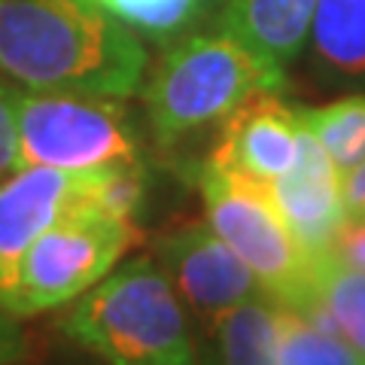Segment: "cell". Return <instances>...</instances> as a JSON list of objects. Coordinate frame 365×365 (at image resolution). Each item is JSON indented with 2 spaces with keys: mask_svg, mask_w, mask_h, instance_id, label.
<instances>
[{
  "mask_svg": "<svg viewBox=\"0 0 365 365\" xmlns=\"http://www.w3.org/2000/svg\"><path fill=\"white\" fill-rule=\"evenodd\" d=\"M0 73L31 91L125 101L143 86L146 46L88 0H0Z\"/></svg>",
  "mask_w": 365,
  "mask_h": 365,
  "instance_id": "1",
  "label": "cell"
},
{
  "mask_svg": "<svg viewBox=\"0 0 365 365\" xmlns=\"http://www.w3.org/2000/svg\"><path fill=\"white\" fill-rule=\"evenodd\" d=\"M61 329L107 365H198L186 304L146 256L71 302Z\"/></svg>",
  "mask_w": 365,
  "mask_h": 365,
  "instance_id": "2",
  "label": "cell"
},
{
  "mask_svg": "<svg viewBox=\"0 0 365 365\" xmlns=\"http://www.w3.org/2000/svg\"><path fill=\"white\" fill-rule=\"evenodd\" d=\"M280 88L283 79L225 31L186 34L155 64L143 86V104L153 137L174 146L213 122H225L256 91Z\"/></svg>",
  "mask_w": 365,
  "mask_h": 365,
  "instance_id": "3",
  "label": "cell"
},
{
  "mask_svg": "<svg viewBox=\"0 0 365 365\" xmlns=\"http://www.w3.org/2000/svg\"><path fill=\"white\" fill-rule=\"evenodd\" d=\"M137 244L143 235L131 220H113L95 204H83L28 247L0 289V304L19 319L64 307L104 280Z\"/></svg>",
  "mask_w": 365,
  "mask_h": 365,
  "instance_id": "4",
  "label": "cell"
},
{
  "mask_svg": "<svg viewBox=\"0 0 365 365\" xmlns=\"http://www.w3.org/2000/svg\"><path fill=\"white\" fill-rule=\"evenodd\" d=\"M207 225L244 259L271 299L304 307L317 299V265L295 241L265 182L207 162L198 170Z\"/></svg>",
  "mask_w": 365,
  "mask_h": 365,
  "instance_id": "5",
  "label": "cell"
},
{
  "mask_svg": "<svg viewBox=\"0 0 365 365\" xmlns=\"http://www.w3.org/2000/svg\"><path fill=\"white\" fill-rule=\"evenodd\" d=\"M13 101L21 165L101 170L140 162V134L116 98L16 88Z\"/></svg>",
  "mask_w": 365,
  "mask_h": 365,
  "instance_id": "6",
  "label": "cell"
},
{
  "mask_svg": "<svg viewBox=\"0 0 365 365\" xmlns=\"http://www.w3.org/2000/svg\"><path fill=\"white\" fill-rule=\"evenodd\" d=\"M155 262L177 289L180 302L204 326L253 295L265 292L244 259L207 222H189L155 244Z\"/></svg>",
  "mask_w": 365,
  "mask_h": 365,
  "instance_id": "7",
  "label": "cell"
},
{
  "mask_svg": "<svg viewBox=\"0 0 365 365\" xmlns=\"http://www.w3.org/2000/svg\"><path fill=\"white\" fill-rule=\"evenodd\" d=\"M98 170L19 165L0 180V289L19 259L43 232L83 204H91Z\"/></svg>",
  "mask_w": 365,
  "mask_h": 365,
  "instance_id": "8",
  "label": "cell"
},
{
  "mask_svg": "<svg viewBox=\"0 0 365 365\" xmlns=\"http://www.w3.org/2000/svg\"><path fill=\"white\" fill-rule=\"evenodd\" d=\"M299 134V110L283 104L280 91H256L222 122V137L207 162L268 186L292 168Z\"/></svg>",
  "mask_w": 365,
  "mask_h": 365,
  "instance_id": "9",
  "label": "cell"
},
{
  "mask_svg": "<svg viewBox=\"0 0 365 365\" xmlns=\"http://www.w3.org/2000/svg\"><path fill=\"white\" fill-rule=\"evenodd\" d=\"M268 189L295 241L304 247V253L314 262H323L347 210L341 201L338 168L332 165V158L326 155L317 137L307 131L304 122L292 168L268 182Z\"/></svg>",
  "mask_w": 365,
  "mask_h": 365,
  "instance_id": "10",
  "label": "cell"
},
{
  "mask_svg": "<svg viewBox=\"0 0 365 365\" xmlns=\"http://www.w3.org/2000/svg\"><path fill=\"white\" fill-rule=\"evenodd\" d=\"M314 9L317 0H225L220 31L253 52L274 76L287 79V67L311 34Z\"/></svg>",
  "mask_w": 365,
  "mask_h": 365,
  "instance_id": "11",
  "label": "cell"
},
{
  "mask_svg": "<svg viewBox=\"0 0 365 365\" xmlns=\"http://www.w3.org/2000/svg\"><path fill=\"white\" fill-rule=\"evenodd\" d=\"M280 302L268 292L241 302L210 326L201 365H280Z\"/></svg>",
  "mask_w": 365,
  "mask_h": 365,
  "instance_id": "12",
  "label": "cell"
},
{
  "mask_svg": "<svg viewBox=\"0 0 365 365\" xmlns=\"http://www.w3.org/2000/svg\"><path fill=\"white\" fill-rule=\"evenodd\" d=\"M311 40L329 73L365 76V0H317Z\"/></svg>",
  "mask_w": 365,
  "mask_h": 365,
  "instance_id": "13",
  "label": "cell"
},
{
  "mask_svg": "<svg viewBox=\"0 0 365 365\" xmlns=\"http://www.w3.org/2000/svg\"><path fill=\"white\" fill-rule=\"evenodd\" d=\"M140 40L174 43L207 19L216 0H88Z\"/></svg>",
  "mask_w": 365,
  "mask_h": 365,
  "instance_id": "14",
  "label": "cell"
},
{
  "mask_svg": "<svg viewBox=\"0 0 365 365\" xmlns=\"http://www.w3.org/2000/svg\"><path fill=\"white\" fill-rule=\"evenodd\" d=\"M299 116L332 158L338 174L365 162V95H347L335 104L299 110Z\"/></svg>",
  "mask_w": 365,
  "mask_h": 365,
  "instance_id": "15",
  "label": "cell"
},
{
  "mask_svg": "<svg viewBox=\"0 0 365 365\" xmlns=\"http://www.w3.org/2000/svg\"><path fill=\"white\" fill-rule=\"evenodd\" d=\"M317 299L332 314L338 335L365 365V274L323 259L317 265Z\"/></svg>",
  "mask_w": 365,
  "mask_h": 365,
  "instance_id": "16",
  "label": "cell"
},
{
  "mask_svg": "<svg viewBox=\"0 0 365 365\" xmlns=\"http://www.w3.org/2000/svg\"><path fill=\"white\" fill-rule=\"evenodd\" d=\"M280 365H362L341 335L314 326L302 311L280 304Z\"/></svg>",
  "mask_w": 365,
  "mask_h": 365,
  "instance_id": "17",
  "label": "cell"
},
{
  "mask_svg": "<svg viewBox=\"0 0 365 365\" xmlns=\"http://www.w3.org/2000/svg\"><path fill=\"white\" fill-rule=\"evenodd\" d=\"M146 192V174L143 162H128V165H110L98 170L95 192H91V204L113 216V220H131L143 204Z\"/></svg>",
  "mask_w": 365,
  "mask_h": 365,
  "instance_id": "18",
  "label": "cell"
},
{
  "mask_svg": "<svg viewBox=\"0 0 365 365\" xmlns=\"http://www.w3.org/2000/svg\"><path fill=\"white\" fill-rule=\"evenodd\" d=\"M326 259H332L335 265L362 271L365 274V216H344L338 225V232L329 244Z\"/></svg>",
  "mask_w": 365,
  "mask_h": 365,
  "instance_id": "19",
  "label": "cell"
},
{
  "mask_svg": "<svg viewBox=\"0 0 365 365\" xmlns=\"http://www.w3.org/2000/svg\"><path fill=\"white\" fill-rule=\"evenodd\" d=\"M13 95H16V88H9L6 83H0V180H4L9 170H16L21 165Z\"/></svg>",
  "mask_w": 365,
  "mask_h": 365,
  "instance_id": "20",
  "label": "cell"
},
{
  "mask_svg": "<svg viewBox=\"0 0 365 365\" xmlns=\"http://www.w3.org/2000/svg\"><path fill=\"white\" fill-rule=\"evenodd\" d=\"M25 353H28V341L19 326V317H13L0 304V365H16L25 359Z\"/></svg>",
  "mask_w": 365,
  "mask_h": 365,
  "instance_id": "21",
  "label": "cell"
},
{
  "mask_svg": "<svg viewBox=\"0 0 365 365\" xmlns=\"http://www.w3.org/2000/svg\"><path fill=\"white\" fill-rule=\"evenodd\" d=\"M341 180V201L350 216H362L365 213V162L353 165L338 174Z\"/></svg>",
  "mask_w": 365,
  "mask_h": 365,
  "instance_id": "22",
  "label": "cell"
},
{
  "mask_svg": "<svg viewBox=\"0 0 365 365\" xmlns=\"http://www.w3.org/2000/svg\"><path fill=\"white\" fill-rule=\"evenodd\" d=\"M362 216H365V213H362Z\"/></svg>",
  "mask_w": 365,
  "mask_h": 365,
  "instance_id": "23",
  "label": "cell"
}]
</instances>
